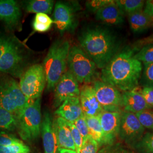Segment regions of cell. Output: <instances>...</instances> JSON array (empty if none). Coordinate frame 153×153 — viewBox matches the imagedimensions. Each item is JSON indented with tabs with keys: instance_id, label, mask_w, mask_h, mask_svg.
<instances>
[{
	"instance_id": "27",
	"label": "cell",
	"mask_w": 153,
	"mask_h": 153,
	"mask_svg": "<svg viewBox=\"0 0 153 153\" xmlns=\"http://www.w3.org/2000/svg\"><path fill=\"white\" fill-rule=\"evenodd\" d=\"M140 83L143 88L153 89V63L143 64Z\"/></svg>"
},
{
	"instance_id": "24",
	"label": "cell",
	"mask_w": 153,
	"mask_h": 153,
	"mask_svg": "<svg viewBox=\"0 0 153 153\" xmlns=\"http://www.w3.org/2000/svg\"><path fill=\"white\" fill-rule=\"evenodd\" d=\"M115 2L124 16L143 10L145 3L143 0H117Z\"/></svg>"
},
{
	"instance_id": "2",
	"label": "cell",
	"mask_w": 153,
	"mask_h": 153,
	"mask_svg": "<svg viewBox=\"0 0 153 153\" xmlns=\"http://www.w3.org/2000/svg\"><path fill=\"white\" fill-rule=\"evenodd\" d=\"M80 47L102 69L120 51L116 36L108 29L101 27L87 28L78 38Z\"/></svg>"
},
{
	"instance_id": "10",
	"label": "cell",
	"mask_w": 153,
	"mask_h": 153,
	"mask_svg": "<svg viewBox=\"0 0 153 153\" xmlns=\"http://www.w3.org/2000/svg\"><path fill=\"white\" fill-rule=\"evenodd\" d=\"M25 57L23 49L13 40L0 60V71L21 77L24 73Z\"/></svg>"
},
{
	"instance_id": "5",
	"label": "cell",
	"mask_w": 153,
	"mask_h": 153,
	"mask_svg": "<svg viewBox=\"0 0 153 153\" xmlns=\"http://www.w3.org/2000/svg\"><path fill=\"white\" fill-rule=\"evenodd\" d=\"M32 103L24 95L19 83L15 79L10 77L0 79V108L17 117Z\"/></svg>"
},
{
	"instance_id": "22",
	"label": "cell",
	"mask_w": 153,
	"mask_h": 153,
	"mask_svg": "<svg viewBox=\"0 0 153 153\" xmlns=\"http://www.w3.org/2000/svg\"><path fill=\"white\" fill-rule=\"evenodd\" d=\"M54 2L51 0H32L26 3V10L30 13L49 14L52 11Z\"/></svg>"
},
{
	"instance_id": "35",
	"label": "cell",
	"mask_w": 153,
	"mask_h": 153,
	"mask_svg": "<svg viewBox=\"0 0 153 153\" xmlns=\"http://www.w3.org/2000/svg\"><path fill=\"white\" fill-rule=\"evenodd\" d=\"M73 124L76 126V129L81 134L83 138V140H85L90 136L88 128L85 115H82L81 117H80L74 123H73Z\"/></svg>"
},
{
	"instance_id": "16",
	"label": "cell",
	"mask_w": 153,
	"mask_h": 153,
	"mask_svg": "<svg viewBox=\"0 0 153 153\" xmlns=\"http://www.w3.org/2000/svg\"><path fill=\"white\" fill-rule=\"evenodd\" d=\"M53 17L54 23L61 33L70 30L74 26L73 11L71 7L65 3L59 2L56 4Z\"/></svg>"
},
{
	"instance_id": "4",
	"label": "cell",
	"mask_w": 153,
	"mask_h": 153,
	"mask_svg": "<svg viewBox=\"0 0 153 153\" xmlns=\"http://www.w3.org/2000/svg\"><path fill=\"white\" fill-rule=\"evenodd\" d=\"M67 66L78 83L88 85L95 81L97 67L80 47L74 45L70 48Z\"/></svg>"
},
{
	"instance_id": "19",
	"label": "cell",
	"mask_w": 153,
	"mask_h": 153,
	"mask_svg": "<svg viewBox=\"0 0 153 153\" xmlns=\"http://www.w3.org/2000/svg\"><path fill=\"white\" fill-rule=\"evenodd\" d=\"M55 114L68 122L74 123L83 115L79 97L67 99L59 107Z\"/></svg>"
},
{
	"instance_id": "12",
	"label": "cell",
	"mask_w": 153,
	"mask_h": 153,
	"mask_svg": "<svg viewBox=\"0 0 153 153\" xmlns=\"http://www.w3.org/2000/svg\"><path fill=\"white\" fill-rule=\"evenodd\" d=\"M99 117L103 131V140L101 146L111 145L114 143L119 136L121 112L103 111Z\"/></svg>"
},
{
	"instance_id": "23",
	"label": "cell",
	"mask_w": 153,
	"mask_h": 153,
	"mask_svg": "<svg viewBox=\"0 0 153 153\" xmlns=\"http://www.w3.org/2000/svg\"><path fill=\"white\" fill-rule=\"evenodd\" d=\"M85 116L89 134L101 146L103 140V131L99 116Z\"/></svg>"
},
{
	"instance_id": "41",
	"label": "cell",
	"mask_w": 153,
	"mask_h": 153,
	"mask_svg": "<svg viewBox=\"0 0 153 153\" xmlns=\"http://www.w3.org/2000/svg\"><path fill=\"white\" fill-rule=\"evenodd\" d=\"M143 11L148 16L153 17V0L146 1Z\"/></svg>"
},
{
	"instance_id": "34",
	"label": "cell",
	"mask_w": 153,
	"mask_h": 153,
	"mask_svg": "<svg viewBox=\"0 0 153 153\" xmlns=\"http://www.w3.org/2000/svg\"><path fill=\"white\" fill-rule=\"evenodd\" d=\"M69 126L71 130V136L76 148V153H79L83 141V138L73 123H69Z\"/></svg>"
},
{
	"instance_id": "42",
	"label": "cell",
	"mask_w": 153,
	"mask_h": 153,
	"mask_svg": "<svg viewBox=\"0 0 153 153\" xmlns=\"http://www.w3.org/2000/svg\"><path fill=\"white\" fill-rule=\"evenodd\" d=\"M56 153H76V151L68 150V149H60L58 148L57 150Z\"/></svg>"
},
{
	"instance_id": "11",
	"label": "cell",
	"mask_w": 153,
	"mask_h": 153,
	"mask_svg": "<svg viewBox=\"0 0 153 153\" xmlns=\"http://www.w3.org/2000/svg\"><path fill=\"white\" fill-rule=\"evenodd\" d=\"M78 83L70 71H66L55 88V107H59L67 99L79 97L80 88Z\"/></svg>"
},
{
	"instance_id": "18",
	"label": "cell",
	"mask_w": 153,
	"mask_h": 153,
	"mask_svg": "<svg viewBox=\"0 0 153 153\" xmlns=\"http://www.w3.org/2000/svg\"><path fill=\"white\" fill-rule=\"evenodd\" d=\"M97 20L109 26H118L124 22V15L115 3L112 1L95 13Z\"/></svg>"
},
{
	"instance_id": "31",
	"label": "cell",
	"mask_w": 153,
	"mask_h": 153,
	"mask_svg": "<svg viewBox=\"0 0 153 153\" xmlns=\"http://www.w3.org/2000/svg\"><path fill=\"white\" fill-rule=\"evenodd\" d=\"M0 153H30V149L22 143L7 146H0Z\"/></svg>"
},
{
	"instance_id": "39",
	"label": "cell",
	"mask_w": 153,
	"mask_h": 153,
	"mask_svg": "<svg viewBox=\"0 0 153 153\" xmlns=\"http://www.w3.org/2000/svg\"><path fill=\"white\" fill-rule=\"evenodd\" d=\"M34 21L44 24L45 25L51 26L54 21L47 14L44 13H38L36 14Z\"/></svg>"
},
{
	"instance_id": "36",
	"label": "cell",
	"mask_w": 153,
	"mask_h": 153,
	"mask_svg": "<svg viewBox=\"0 0 153 153\" xmlns=\"http://www.w3.org/2000/svg\"><path fill=\"white\" fill-rule=\"evenodd\" d=\"M111 1V0H92L88 1L86 5L89 11L96 13L100 9L107 5Z\"/></svg>"
},
{
	"instance_id": "20",
	"label": "cell",
	"mask_w": 153,
	"mask_h": 153,
	"mask_svg": "<svg viewBox=\"0 0 153 153\" xmlns=\"http://www.w3.org/2000/svg\"><path fill=\"white\" fill-rule=\"evenodd\" d=\"M22 16L19 6L13 0H0V20L10 27L16 26Z\"/></svg>"
},
{
	"instance_id": "40",
	"label": "cell",
	"mask_w": 153,
	"mask_h": 153,
	"mask_svg": "<svg viewBox=\"0 0 153 153\" xmlns=\"http://www.w3.org/2000/svg\"><path fill=\"white\" fill-rule=\"evenodd\" d=\"M33 29L35 31L39 33H44L48 31L51 27V26L45 25L44 24L39 23L35 21H33Z\"/></svg>"
},
{
	"instance_id": "17",
	"label": "cell",
	"mask_w": 153,
	"mask_h": 153,
	"mask_svg": "<svg viewBox=\"0 0 153 153\" xmlns=\"http://www.w3.org/2000/svg\"><path fill=\"white\" fill-rule=\"evenodd\" d=\"M41 132L44 146V153H56L58 149L55 135L53 120L48 112H45L42 120Z\"/></svg>"
},
{
	"instance_id": "9",
	"label": "cell",
	"mask_w": 153,
	"mask_h": 153,
	"mask_svg": "<svg viewBox=\"0 0 153 153\" xmlns=\"http://www.w3.org/2000/svg\"><path fill=\"white\" fill-rule=\"evenodd\" d=\"M96 97L103 111H123L122 94L115 87L102 81H95L93 85Z\"/></svg>"
},
{
	"instance_id": "37",
	"label": "cell",
	"mask_w": 153,
	"mask_h": 153,
	"mask_svg": "<svg viewBox=\"0 0 153 153\" xmlns=\"http://www.w3.org/2000/svg\"><path fill=\"white\" fill-rule=\"evenodd\" d=\"M145 101L152 108L153 107V89L149 88H143L140 91Z\"/></svg>"
},
{
	"instance_id": "32",
	"label": "cell",
	"mask_w": 153,
	"mask_h": 153,
	"mask_svg": "<svg viewBox=\"0 0 153 153\" xmlns=\"http://www.w3.org/2000/svg\"><path fill=\"white\" fill-rule=\"evenodd\" d=\"M99 145L90 136L83 141L82 148L79 153H98Z\"/></svg>"
},
{
	"instance_id": "38",
	"label": "cell",
	"mask_w": 153,
	"mask_h": 153,
	"mask_svg": "<svg viewBox=\"0 0 153 153\" xmlns=\"http://www.w3.org/2000/svg\"><path fill=\"white\" fill-rule=\"evenodd\" d=\"M11 39L0 35V60L12 42Z\"/></svg>"
},
{
	"instance_id": "30",
	"label": "cell",
	"mask_w": 153,
	"mask_h": 153,
	"mask_svg": "<svg viewBox=\"0 0 153 153\" xmlns=\"http://www.w3.org/2000/svg\"><path fill=\"white\" fill-rule=\"evenodd\" d=\"M136 116L145 129L153 131V111L147 109L136 114Z\"/></svg>"
},
{
	"instance_id": "8",
	"label": "cell",
	"mask_w": 153,
	"mask_h": 153,
	"mask_svg": "<svg viewBox=\"0 0 153 153\" xmlns=\"http://www.w3.org/2000/svg\"><path fill=\"white\" fill-rule=\"evenodd\" d=\"M136 114L122 111L121 112L120 125L119 136L121 141L129 148L133 149L145 133Z\"/></svg>"
},
{
	"instance_id": "26",
	"label": "cell",
	"mask_w": 153,
	"mask_h": 153,
	"mask_svg": "<svg viewBox=\"0 0 153 153\" xmlns=\"http://www.w3.org/2000/svg\"><path fill=\"white\" fill-rule=\"evenodd\" d=\"M16 116L5 109L0 108V128L8 131H14L17 127Z\"/></svg>"
},
{
	"instance_id": "15",
	"label": "cell",
	"mask_w": 153,
	"mask_h": 153,
	"mask_svg": "<svg viewBox=\"0 0 153 153\" xmlns=\"http://www.w3.org/2000/svg\"><path fill=\"white\" fill-rule=\"evenodd\" d=\"M123 111L134 114L143 111L152 109L146 103L140 91L136 89L123 92L122 94Z\"/></svg>"
},
{
	"instance_id": "14",
	"label": "cell",
	"mask_w": 153,
	"mask_h": 153,
	"mask_svg": "<svg viewBox=\"0 0 153 153\" xmlns=\"http://www.w3.org/2000/svg\"><path fill=\"white\" fill-rule=\"evenodd\" d=\"M53 126L58 148L76 151L69 122L57 117L53 121Z\"/></svg>"
},
{
	"instance_id": "1",
	"label": "cell",
	"mask_w": 153,
	"mask_h": 153,
	"mask_svg": "<svg viewBox=\"0 0 153 153\" xmlns=\"http://www.w3.org/2000/svg\"><path fill=\"white\" fill-rule=\"evenodd\" d=\"M135 49L129 47L120 50L102 69L101 81L123 92L138 87L142 74V62L134 57Z\"/></svg>"
},
{
	"instance_id": "3",
	"label": "cell",
	"mask_w": 153,
	"mask_h": 153,
	"mask_svg": "<svg viewBox=\"0 0 153 153\" xmlns=\"http://www.w3.org/2000/svg\"><path fill=\"white\" fill-rule=\"evenodd\" d=\"M70 48L68 41L57 40L49 48L43 65L48 90L54 89L65 73Z\"/></svg>"
},
{
	"instance_id": "33",
	"label": "cell",
	"mask_w": 153,
	"mask_h": 153,
	"mask_svg": "<svg viewBox=\"0 0 153 153\" xmlns=\"http://www.w3.org/2000/svg\"><path fill=\"white\" fill-rule=\"evenodd\" d=\"M22 143L21 140L11 134L4 131L0 132V146H7Z\"/></svg>"
},
{
	"instance_id": "25",
	"label": "cell",
	"mask_w": 153,
	"mask_h": 153,
	"mask_svg": "<svg viewBox=\"0 0 153 153\" xmlns=\"http://www.w3.org/2000/svg\"><path fill=\"white\" fill-rule=\"evenodd\" d=\"M133 149L137 153H153V131L145 133Z\"/></svg>"
},
{
	"instance_id": "6",
	"label": "cell",
	"mask_w": 153,
	"mask_h": 153,
	"mask_svg": "<svg viewBox=\"0 0 153 153\" xmlns=\"http://www.w3.org/2000/svg\"><path fill=\"white\" fill-rule=\"evenodd\" d=\"M18 131L22 140L28 142L36 139L41 131V98L23 111L17 117Z\"/></svg>"
},
{
	"instance_id": "13",
	"label": "cell",
	"mask_w": 153,
	"mask_h": 153,
	"mask_svg": "<svg viewBox=\"0 0 153 153\" xmlns=\"http://www.w3.org/2000/svg\"><path fill=\"white\" fill-rule=\"evenodd\" d=\"M83 114L86 116H99L103 111L96 97L93 86L84 85L79 96Z\"/></svg>"
},
{
	"instance_id": "7",
	"label": "cell",
	"mask_w": 153,
	"mask_h": 153,
	"mask_svg": "<svg viewBox=\"0 0 153 153\" xmlns=\"http://www.w3.org/2000/svg\"><path fill=\"white\" fill-rule=\"evenodd\" d=\"M19 86L24 95L33 103L41 95L46 84L43 66L35 64L30 66L20 77Z\"/></svg>"
},
{
	"instance_id": "21",
	"label": "cell",
	"mask_w": 153,
	"mask_h": 153,
	"mask_svg": "<svg viewBox=\"0 0 153 153\" xmlns=\"http://www.w3.org/2000/svg\"><path fill=\"white\" fill-rule=\"evenodd\" d=\"M128 22L134 33L143 32L153 25V17L145 14L143 10L133 13L128 16Z\"/></svg>"
},
{
	"instance_id": "29",
	"label": "cell",
	"mask_w": 153,
	"mask_h": 153,
	"mask_svg": "<svg viewBox=\"0 0 153 153\" xmlns=\"http://www.w3.org/2000/svg\"><path fill=\"white\" fill-rule=\"evenodd\" d=\"M98 153H137L121 143H114L111 145L104 146Z\"/></svg>"
},
{
	"instance_id": "28",
	"label": "cell",
	"mask_w": 153,
	"mask_h": 153,
	"mask_svg": "<svg viewBox=\"0 0 153 153\" xmlns=\"http://www.w3.org/2000/svg\"><path fill=\"white\" fill-rule=\"evenodd\" d=\"M134 57L143 64L153 63V43L144 46L135 53Z\"/></svg>"
}]
</instances>
